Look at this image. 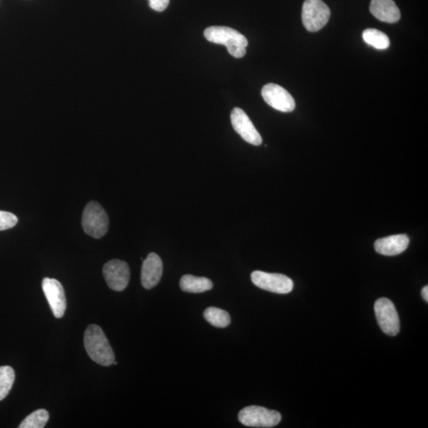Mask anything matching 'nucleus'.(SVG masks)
I'll return each instance as SVG.
<instances>
[{
  "mask_svg": "<svg viewBox=\"0 0 428 428\" xmlns=\"http://www.w3.org/2000/svg\"><path fill=\"white\" fill-rule=\"evenodd\" d=\"M84 340L87 353L93 361L103 366L113 365L115 361L114 351L100 326L91 325L87 327Z\"/></svg>",
  "mask_w": 428,
  "mask_h": 428,
  "instance_id": "nucleus-1",
  "label": "nucleus"
},
{
  "mask_svg": "<svg viewBox=\"0 0 428 428\" xmlns=\"http://www.w3.org/2000/svg\"><path fill=\"white\" fill-rule=\"evenodd\" d=\"M208 42L226 46L228 51L235 58H241L246 54L248 40L238 30L226 26H211L204 31Z\"/></svg>",
  "mask_w": 428,
  "mask_h": 428,
  "instance_id": "nucleus-2",
  "label": "nucleus"
},
{
  "mask_svg": "<svg viewBox=\"0 0 428 428\" xmlns=\"http://www.w3.org/2000/svg\"><path fill=\"white\" fill-rule=\"evenodd\" d=\"M82 226L87 235L96 239L102 238L107 233L109 217L98 202L92 201L85 207L82 216Z\"/></svg>",
  "mask_w": 428,
  "mask_h": 428,
  "instance_id": "nucleus-3",
  "label": "nucleus"
},
{
  "mask_svg": "<svg viewBox=\"0 0 428 428\" xmlns=\"http://www.w3.org/2000/svg\"><path fill=\"white\" fill-rule=\"evenodd\" d=\"M238 418L247 427L268 428L277 426L281 422L282 416L277 411L253 405L241 410Z\"/></svg>",
  "mask_w": 428,
  "mask_h": 428,
  "instance_id": "nucleus-4",
  "label": "nucleus"
},
{
  "mask_svg": "<svg viewBox=\"0 0 428 428\" xmlns=\"http://www.w3.org/2000/svg\"><path fill=\"white\" fill-rule=\"evenodd\" d=\"M330 9L322 0H305L303 7V21L310 32L319 31L330 19Z\"/></svg>",
  "mask_w": 428,
  "mask_h": 428,
  "instance_id": "nucleus-5",
  "label": "nucleus"
},
{
  "mask_svg": "<svg viewBox=\"0 0 428 428\" xmlns=\"http://www.w3.org/2000/svg\"><path fill=\"white\" fill-rule=\"evenodd\" d=\"M251 278L257 287L269 292L285 294L292 292L294 289L292 279L281 274L256 271L251 273Z\"/></svg>",
  "mask_w": 428,
  "mask_h": 428,
  "instance_id": "nucleus-6",
  "label": "nucleus"
},
{
  "mask_svg": "<svg viewBox=\"0 0 428 428\" xmlns=\"http://www.w3.org/2000/svg\"><path fill=\"white\" fill-rule=\"evenodd\" d=\"M375 311L378 326L383 332L394 337L400 332V319L394 304L386 298L377 299L375 304Z\"/></svg>",
  "mask_w": 428,
  "mask_h": 428,
  "instance_id": "nucleus-7",
  "label": "nucleus"
},
{
  "mask_svg": "<svg viewBox=\"0 0 428 428\" xmlns=\"http://www.w3.org/2000/svg\"><path fill=\"white\" fill-rule=\"evenodd\" d=\"M103 276L109 288L114 292H123L127 287L130 282L129 265L123 260L109 261L103 267Z\"/></svg>",
  "mask_w": 428,
  "mask_h": 428,
  "instance_id": "nucleus-8",
  "label": "nucleus"
},
{
  "mask_svg": "<svg viewBox=\"0 0 428 428\" xmlns=\"http://www.w3.org/2000/svg\"><path fill=\"white\" fill-rule=\"evenodd\" d=\"M261 94L268 105L277 111L284 113L294 111L296 103L293 96L281 86L268 84L262 87Z\"/></svg>",
  "mask_w": 428,
  "mask_h": 428,
  "instance_id": "nucleus-9",
  "label": "nucleus"
},
{
  "mask_svg": "<svg viewBox=\"0 0 428 428\" xmlns=\"http://www.w3.org/2000/svg\"><path fill=\"white\" fill-rule=\"evenodd\" d=\"M231 123L235 131L237 132L246 142L256 146L262 144V139L261 135L242 109L235 107L233 109L231 113Z\"/></svg>",
  "mask_w": 428,
  "mask_h": 428,
  "instance_id": "nucleus-10",
  "label": "nucleus"
},
{
  "mask_svg": "<svg viewBox=\"0 0 428 428\" xmlns=\"http://www.w3.org/2000/svg\"><path fill=\"white\" fill-rule=\"evenodd\" d=\"M42 289L53 315L62 318L67 307L63 285L57 279L45 278L43 279Z\"/></svg>",
  "mask_w": 428,
  "mask_h": 428,
  "instance_id": "nucleus-11",
  "label": "nucleus"
},
{
  "mask_svg": "<svg viewBox=\"0 0 428 428\" xmlns=\"http://www.w3.org/2000/svg\"><path fill=\"white\" fill-rule=\"evenodd\" d=\"M163 276V262L156 253L149 254L143 262L141 269V283L147 289L155 287L160 283Z\"/></svg>",
  "mask_w": 428,
  "mask_h": 428,
  "instance_id": "nucleus-12",
  "label": "nucleus"
},
{
  "mask_svg": "<svg viewBox=\"0 0 428 428\" xmlns=\"http://www.w3.org/2000/svg\"><path fill=\"white\" fill-rule=\"evenodd\" d=\"M409 238L407 235L398 234L377 240L375 249L377 253L393 256L402 254L408 249Z\"/></svg>",
  "mask_w": 428,
  "mask_h": 428,
  "instance_id": "nucleus-13",
  "label": "nucleus"
},
{
  "mask_svg": "<svg viewBox=\"0 0 428 428\" xmlns=\"http://www.w3.org/2000/svg\"><path fill=\"white\" fill-rule=\"evenodd\" d=\"M370 10L376 19L387 24L397 23L400 12L393 0H371Z\"/></svg>",
  "mask_w": 428,
  "mask_h": 428,
  "instance_id": "nucleus-14",
  "label": "nucleus"
},
{
  "mask_svg": "<svg viewBox=\"0 0 428 428\" xmlns=\"http://www.w3.org/2000/svg\"><path fill=\"white\" fill-rule=\"evenodd\" d=\"M213 287L210 279L186 274L180 280V288L184 292L199 294L211 290Z\"/></svg>",
  "mask_w": 428,
  "mask_h": 428,
  "instance_id": "nucleus-15",
  "label": "nucleus"
},
{
  "mask_svg": "<svg viewBox=\"0 0 428 428\" xmlns=\"http://www.w3.org/2000/svg\"><path fill=\"white\" fill-rule=\"evenodd\" d=\"M204 317L211 326L216 328H226L231 322V318L226 311L215 308V307L206 309L204 312Z\"/></svg>",
  "mask_w": 428,
  "mask_h": 428,
  "instance_id": "nucleus-16",
  "label": "nucleus"
},
{
  "mask_svg": "<svg viewBox=\"0 0 428 428\" xmlns=\"http://www.w3.org/2000/svg\"><path fill=\"white\" fill-rule=\"evenodd\" d=\"M363 38L366 43L377 49H386L391 45V41L385 33L376 29L364 30Z\"/></svg>",
  "mask_w": 428,
  "mask_h": 428,
  "instance_id": "nucleus-17",
  "label": "nucleus"
},
{
  "mask_svg": "<svg viewBox=\"0 0 428 428\" xmlns=\"http://www.w3.org/2000/svg\"><path fill=\"white\" fill-rule=\"evenodd\" d=\"M15 374L12 367L0 366V400L6 398L13 386Z\"/></svg>",
  "mask_w": 428,
  "mask_h": 428,
  "instance_id": "nucleus-18",
  "label": "nucleus"
},
{
  "mask_svg": "<svg viewBox=\"0 0 428 428\" xmlns=\"http://www.w3.org/2000/svg\"><path fill=\"white\" fill-rule=\"evenodd\" d=\"M49 415L45 409H38L21 422L19 428H43L48 421Z\"/></svg>",
  "mask_w": 428,
  "mask_h": 428,
  "instance_id": "nucleus-19",
  "label": "nucleus"
},
{
  "mask_svg": "<svg viewBox=\"0 0 428 428\" xmlns=\"http://www.w3.org/2000/svg\"><path fill=\"white\" fill-rule=\"evenodd\" d=\"M18 223V217L15 214L6 211H0V231L12 229Z\"/></svg>",
  "mask_w": 428,
  "mask_h": 428,
  "instance_id": "nucleus-20",
  "label": "nucleus"
},
{
  "mask_svg": "<svg viewBox=\"0 0 428 428\" xmlns=\"http://www.w3.org/2000/svg\"><path fill=\"white\" fill-rule=\"evenodd\" d=\"M150 7L156 10V12H161L166 10L168 7L170 0H149Z\"/></svg>",
  "mask_w": 428,
  "mask_h": 428,
  "instance_id": "nucleus-21",
  "label": "nucleus"
},
{
  "mask_svg": "<svg viewBox=\"0 0 428 428\" xmlns=\"http://www.w3.org/2000/svg\"><path fill=\"white\" fill-rule=\"evenodd\" d=\"M422 298H424L427 301V303H428V287L427 285H426V287L422 288Z\"/></svg>",
  "mask_w": 428,
  "mask_h": 428,
  "instance_id": "nucleus-22",
  "label": "nucleus"
}]
</instances>
